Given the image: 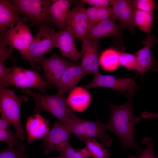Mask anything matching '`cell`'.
<instances>
[{"label":"cell","instance_id":"cell-1","mask_svg":"<svg viewBox=\"0 0 158 158\" xmlns=\"http://www.w3.org/2000/svg\"><path fill=\"white\" fill-rule=\"evenodd\" d=\"M138 89L136 86L128 91L126 95L127 101L124 104L116 105L109 104L110 116L105 125L107 130L112 132L120 139L121 149H133L139 153L144 149L136 144L134 136L135 134V126L140 122L141 118L134 115L133 107V95Z\"/></svg>","mask_w":158,"mask_h":158},{"label":"cell","instance_id":"cell-2","mask_svg":"<svg viewBox=\"0 0 158 158\" xmlns=\"http://www.w3.org/2000/svg\"><path fill=\"white\" fill-rule=\"evenodd\" d=\"M21 91L33 99L35 107L33 114L47 111L72 130L75 125L82 119L78 117L69 106L65 94L58 92L51 95L35 93L29 88H21Z\"/></svg>","mask_w":158,"mask_h":158},{"label":"cell","instance_id":"cell-3","mask_svg":"<svg viewBox=\"0 0 158 158\" xmlns=\"http://www.w3.org/2000/svg\"><path fill=\"white\" fill-rule=\"evenodd\" d=\"M8 1L18 14L28 19L32 25L40 28L53 23L50 12V0Z\"/></svg>","mask_w":158,"mask_h":158},{"label":"cell","instance_id":"cell-4","mask_svg":"<svg viewBox=\"0 0 158 158\" xmlns=\"http://www.w3.org/2000/svg\"><path fill=\"white\" fill-rule=\"evenodd\" d=\"M28 100L25 96L16 95L13 90L0 86V112L1 116L7 120L13 126L18 138L25 140V135L21 127L20 109L21 105Z\"/></svg>","mask_w":158,"mask_h":158},{"label":"cell","instance_id":"cell-5","mask_svg":"<svg viewBox=\"0 0 158 158\" xmlns=\"http://www.w3.org/2000/svg\"><path fill=\"white\" fill-rule=\"evenodd\" d=\"M9 73L1 81L0 86L4 87L14 86L16 88L37 89L42 92L54 86L44 80L37 72L17 66L15 61Z\"/></svg>","mask_w":158,"mask_h":158},{"label":"cell","instance_id":"cell-6","mask_svg":"<svg viewBox=\"0 0 158 158\" xmlns=\"http://www.w3.org/2000/svg\"><path fill=\"white\" fill-rule=\"evenodd\" d=\"M56 33L50 26H43L39 28L38 32L33 37L28 51V61L35 70L40 69L36 63L44 57L47 53L56 48Z\"/></svg>","mask_w":158,"mask_h":158},{"label":"cell","instance_id":"cell-7","mask_svg":"<svg viewBox=\"0 0 158 158\" xmlns=\"http://www.w3.org/2000/svg\"><path fill=\"white\" fill-rule=\"evenodd\" d=\"M0 37V44L16 49L28 61V51L33 37L29 26L23 23L18 24L7 29Z\"/></svg>","mask_w":158,"mask_h":158},{"label":"cell","instance_id":"cell-8","mask_svg":"<svg viewBox=\"0 0 158 158\" xmlns=\"http://www.w3.org/2000/svg\"><path fill=\"white\" fill-rule=\"evenodd\" d=\"M107 130L105 123L100 121H90L83 119L73 128L72 133L82 141L90 138H99L106 146L111 145V138L106 132Z\"/></svg>","mask_w":158,"mask_h":158},{"label":"cell","instance_id":"cell-9","mask_svg":"<svg viewBox=\"0 0 158 158\" xmlns=\"http://www.w3.org/2000/svg\"><path fill=\"white\" fill-rule=\"evenodd\" d=\"M37 63L41 66L47 81L54 86L56 85L66 69L76 64L56 53L49 57H43Z\"/></svg>","mask_w":158,"mask_h":158},{"label":"cell","instance_id":"cell-10","mask_svg":"<svg viewBox=\"0 0 158 158\" xmlns=\"http://www.w3.org/2000/svg\"><path fill=\"white\" fill-rule=\"evenodd\" d=\"M71 134V130L64 124L60 121L55 122L43 140L44 153L49 154L54 151L60 152L69 142Z\"/></svg>","mask_w":158,"mask_h":158},{"label":"cell","instance_id":"cell-11","mask_svg":"<svg viewBox=\"0 0 158 158\" xmlns=\"http://www.w3.org/2000/svg\"><path fill=\"white\" fill-rule=\"evenodd\" d=\"M158 39L154 36L149 35L142 41L143 47L135 52V55L136 69L142 79L145 73L149 70L152 72L158 71V63L151 55V49Z\"/></svg>","mask_w":158,"mask_h":158},{"label":"cell","instance_id":"cell-12","mask_svg":"<svg viewBox=\"0 0 158 158\" xmlns=\"http://www.w3.org/2000/svg\"><path fill=\"white\" fill-rule=\"evenodd\" d=\"M93 80L84 86L88 90L99 87L113 89L126 95L131 88L136 86L134 78H120L110 75H103L99 73L94 75Z\"/></svg>","mask_w":158,"mask_h":158},{"label":"cell","instance_id":"cell-13","mask_svg":"<svg viewBox=\"0 0 158 158\" xmlns=\"http://www.w3.org/2000/svg\"><path fill=\"white\" fill-rule=\"evenodd\" d=\"M82 40V49L79 52L81 59L80 64L89 74L92 73L95 75L99 73L98 40H89L83 39Z\"/></svg>","mask_w":158,"mask_h":158},{"label":"cell","instance_id":"cell-14","mask_svg":"<svg viewBox=\"0 0 158 158\" xmlns=\"http://www.w3.org/2000/svg\"><path fill=\"white\" fill-rule=\"evenodd\" d=\"M112 6V16L118 21L123 29L127 28L133 33L134 32L133 17L135 9L133 1L129 0H111Z\"/></svg>","mask_w":158,"mask_h":158},{"label":"cell","instance_id":"cell-15","mask_svg":"<svg viewBox=\"0 0 158 158\" xmlns=\"http://www.w3.org/2000/svg\"><path fill=\"white\" fill-rule=\"evenodd\" d=\"M111 17L90 26L84 39L92 40L104 37L114 36L122 40L121 34L123 28Z\"/></svg>","mask_w":158,"mask_h":158},{"label":"cell","instance_id":"cell-16","mask_svg":"<svg viewBox=\"0 0 158 158\" xmlns=\"http://www.w3.org/2000/svg\"><path fill=\"white\" fill-rule=\"evenodd\" d=\"M75 37L73 32L68 26L56 33V48L60 49L63 57L75 62L80 59L81 56L76 46Z\"/></svg>","mask_w":158,"mask_h":158},{"label":"cell","instance_id":"cell-17","mask_svg":"<svg viewBox=\"0 0 158 158\" xmlns=\"http://www.w3.org/2000/svg\"><path fill=\"white\" fill-rule=\"evenodd\" d=\"M67 26L71 29L75 37L81 40L84 39L90 26L86 8L78 5L71 10Z\"/></svg>","mask_w":158,"mask_h":158},{"label":"cell","instance_id":"cell-18","mask_svg":"<svg viewBox=\"0 0 158 158\" xmlns=\"http://www.w3.org/2000/svg\"><path fill=\"white\" fill-rule=\"evenodd\" d=\"M88 74L80 64L76 63L69 67L56 86L58 92L62 94L69 93L76 87L81 79Z\"/></svg>","mask_w":158,"mask_h":158},{"label":"cell","instance_id":"cell-19","mask_svg":"<svg viewBox=\"0 0 158 158\" xmlns=\"http://www.w3.org/2000/svg\"><path fill=\"white\" fill-rule=\"evenodd\" d=\"M25 129L28 143L47 136L50 131L48 120L42 117L40 113L33 114L27 119Z\"/></svg>","mask_w":158,"mask_h":158},{"label":"cell","instance_id":"cell-20","mask_svg":"<svg viewBox=\"0 0 158 158\" xmlns=\"http://www.w3.org/2000/svg\"><path fill=\"white\" fill-rule=\"evenodd\" d=\"M71 1L68 0H51L50 12L52 21L59 30L67 26L71 12Z\"/></svg>","mask_w":158,"mask_h":158},{"label":"cell","instance_id":"cell-21","mask_svg":"<svg viewBox=\"0 0 158 158\" xmlns=\"http://www.w3.org/2000/svg\"><path fill=\"white\" fill-rule=\"evenodd\" d=\"M29 21L24 17H20L8 0H0V32L3 33L8 28L16 24Z\"/></svg>","mask_w":158,"mask_h":158},{"label":"cell","instance_id":"cell-22","mask_svg":"<svg viewBox=\"0 0 158 158\" xmlns=\"http://www.w3.org/2000/svg\"><path fill=\"white\" fill-rule=\"evenodd\" d=\"M87 90L84 87H76L69 92L67 102L73 111L82 112L89 107L91 97Z\"/></svg>","mask_w":158,"mask_h":158},{"label":"cell","instance_id":"cell-23","mask_svg":"<svg viewBox=\"0 0 158 158\" xmlns=\"http://www.w3.org/2000/svg\"><path fill=\"white\" fill-rule=\"evenodd\" d=\"M119 51L110 48L104 51L99 58V63L102 68L109 72H113L120 66L119 60Z\"/></svg>","mask_w":158,"mask_h":158},{"label":"cell","instance_id":"cell-24","mask_svg":"<svg viewBox=\"0 0 158 158\" xmlns=\"http://www.w3.org/2000/svg\"><path fill=\"white\" fill-rule=\"evenodd\" d=\"M11 124L6 119L1 116L0 118V141L5 143L7 147H19L23 144L19 143L16 133L12 131L10 127Z\"/></svg>","mask_w":158,"mask_h":158},{"label":"cell","instance_id":"cell-25","mask_svg":"<svg viewBox=\"0 0 158 158\" xmlns=\"http://www.w3.org/2000/svg\"><path fill=\"white\" fill-rule=\"evenodd\" d=\"M153 13L145 12L135 9L133 17L134 26L147 33L148 35L151 32L153 22Z\"/></svg>","mask_w":158,"mask_h":158},{"label":"cell","instance_id":"cell-26","mask_svg":"<svg viewBox=\"0 0 158 158\" xmlns=\"http://www.w3.org/2000/svg\"><path fill=\"white\" fill-rule=\"evenodd\" d=\"M86 11L90 26L112 15V8L110 6L103 7L92 6L86 8Z\"/></svg>","mask_w":158,"mask_h":158},{"label":"cell","instance_id":"cell-27","mask_svg":"<svg viewBox=\"0 0 158 158\" xmlns=\"http://www.w3.org/2000/svg\"><path fill=\"white\" fill-rule=\"evenodd\" d=\"M84 141L92 158H109L111 155L108 150L104 148V145L98 142L96 139L87 138Z\"/></svg>","mask_w":158,"mask_h":158},{"label":"cell","instance_id":"cell-28","mask_svg":"<svg viewBox=\"0 0 158 158\" xmlns=\"http://www.w3.org/2000/svg\"><path fill=\"white\" fill-rule=\"evenodd\" d=\"M60 152L61 158H89L92 157L88 150L84 148L75 149L67 143Z\"/></svg>","mask_w":158,"mask_h":158},{"label":"cell","instance_id":"cell-29","mask_svg":"<svg viewBox=\"0 0 158 158\" xmlns=\"http://www.w3.org/2000/svg\"><path fill=\"white\" fill-rule=\"evenodd\" d=\"M25 144L19 147H7L0 151V158H28Z\"/></svg>","mask_w":158,"mask_h":158},{"label":"cell","instance_id":"cell-30","mask_svg":"<svg viewBox=\"0 0 158 158\" xmlns=\"http://www.w3.org/2000/svg\"><path fill=\"white\" fill-rule=\"evenodd\" d=\"M119 58L120 65L129 71L135 70L136 61L134 54L119 51Z\"/></svg>","mask_w":158,"mask_h":158},{"label":"cell","instance_id":"cell-31","mask_svg":"<svg viewBox=\"0 0 158 158\" xmlns=\"http://www.w3.org/2000/svg\"><path fill=\"white\" fill-rule=\"evenodd\" d=\"M142 143L146 145L147 147L136 156L129 157L128 158H158V155L155 156L153 151L154 143L152 138L147 137L143 139Z\"/></svg>","mask_w":158,"mask_h":158},{"label":"cell","instance_id":"cell-32","mask_svg":"<svg viewBox=\"0 0 158 158\" xmlns=\"http://www.w3.org/2000/svg\"><path fill=\"white\" fill-rule=\"evenodd\" d=\"M133 2L135 9L140 10L153 13L154 10L157 8L154 0H135Z\"/></svg>","mask_w":158,"mask_h":158},{"label":"cell","instance_id":"cell-33","mask_svg":"<svg viewBox=\"0 0 158 158\" xmlns=\"http://www.w3.org/2000/svg\"><path fill=\"white\" fill-rule=\"evenodd\" d=\"M13 49L0 44V63H4L12 53Z\"/></svg>","mask_w":158,"mask_h":158},{"label":"cell","instance_id":"cell-34","mask_svg":"<svg viewBox=\"0 0 158 158\" xmlns=\"http://www.w3.org/2000/svg\"><path fill=\"white\" fill-rule=\"evenodd\" d=\"M81 1L96 7H106L111 5L110 0H83Z\"/></svg>","mask_w":158,"mask_h":158},{"label":"cell","instance_id":"cell-35","mask_svg":"<svg viewBox=\"0 0 158 158\" xmlns=\"http://www.w3.org/2000/svg\"><path fill=\"white\" fill-rule=\"evenodd\" d=\"M11 67L7 68L4 63H0V81H2L10 72Z\"/></svg>","mask_w":158,"mask_h":158},{"label":"cell","instance_id":"cell-36","mask_svg":"<svg viewBox=\"0 0 158 158\" xmlns=\"http://www.w3.org/2000/svg\"><path fill=\"white\" fill-rule=\"evenodd\" d=\"M141 116L143 118L147 119L158 118V113H153L145 111L141 114Z\"/></svg>","mask_w":158,"mask_h":158},{"label":"cell","instance_id":"cell-37","mask_svg":"<svg viewBox=\"0 0 158 158\" xmlns=\"http://www.w3.org/2000/svg\"><path fill=\"white\" fill-rule=\"evenodd\" d=\"M61 158V157H54V158Z\"/></svg>","mask_w":158,"mask_h":158}]
</instances>
